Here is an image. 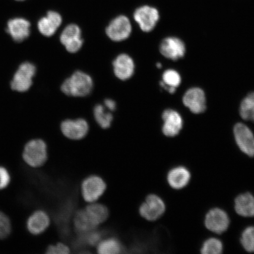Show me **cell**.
<instances>
[{
  "label": "cell",
  "mask_w": 254,
  "mask_h": 254,
  "mask_svg": "<svg viewBox=\"0 0 254 254\" xmlns=\"http://www.w3.org/2000/svg\"><path fill=\"white\" fill-rule=\"evenodd\" d=\"M104 103L108 109L112 111L116 110V104L113 100L107 99L105 100Z\"/></svg>",
  "instance_id": "obj_32"
},
{
  "label": "cell",
  "mask_w": 254,
  "mask_h": 254,
  "mask_svg": "<svg viewBox=\"0 0 254 254\" xmlns=\"http://www.w3.org/2000/svg\"><path fill=\"white\" fill-rule=\"evenodd\" d=\"M37 73L36 65L25 61L21 63L14 73L10 81V88L18 93H25L31 88Z\"/></svg>",
  "instance_id": "obj_2"
},
{
  "label": "cell",
  "mask_w": 254,
  "mask_h": 254,
  "mask_svg": "<svg viewBox=\"0 0 254 254\" xmlns=\"http://www.w3.org/2000/svg\"><path fill=\"white\" fill-rule=\"evenodd\" d=\"M15 1H24V0H15Z\"/></svg>",
  "instance_id": "obj_34"
},
{
  "label": "cell",
  "mask_w": 254,
  "mask_h": 254,
  "mask_svg": "<svg viewBox=\"0 0 254 254\" xmlns=\"http://www.w3.org/2000/svg\"><path fill=\"white\" fill-rule=\"evenodd\" d=\"M49 157L46 142L42 139H32L24 148L23 158L28 166L40 168L46 164Z\"/></svg>",
  "instance_id": "obj_3"
},
{
  "label": "cell",
  "mask_w": 254,
  "mask_h": 254,
  "mask_svg": "<svg viewBox=\"0 0 254 254\" xmlns=\"http://www.w3.org/2000/svg\"><path fill=\"white\" fill-rule=\"evenodd\" d=\"M107 189V183L103 178L97 174H92L82 181L81 197L88 204L97 202L104 195Z\"/></svg>",
  "instance_id": "obj_4"
},
{
  "label": "cell",
  "mask_w": 254,
  "mask_h": 254,
  "mask_svg": "<svg viewBox=\"0 0 254 254\" xmlns=\"http://www.w3.org/2000/svg\"><path fill=\"white\" fill-rule=\"evenodd\" d=\"M64 136L72 141H79L85 137L89 131V125L84 119L66 120L60 126Z\"/></svg>",
  "instance_id": "obj_9"
},
{
  "label": "cell",
  "mask_w": 254,
  "mask_h": 254,
  "mask_svg": "<svg viewBox=\"0 0 254 254\" xmlns=\"http://www.w3.org/2000/svg\"><path fill=\"white\" fill-rule=\"evenodd\" d=\"M94 118L98 125L103 129L110 128L113 122V116L110 113L107 112L101 105H97L94 110Z\"/></svg>",
  "instance_id": "obj_26"
},
{
  "label": "cell",
  "mask_w": 254,
  "mask_h": 254,
  "mask_svg": "<svg viewBox=\"0 0 254 254\" xmlns=\"http://www.w3.org/2000/svg\"><path fill=\"white\" fill-rule=\"evenodd\" d=\"M11 182L10 174L4 167L0 166V190L5 189Z\"/></svg>",
  "instance_id": "obj_31"
},
{
  "label": "cell",
  "mask_w": 254,
  "mask_h": 254,
  "mask_svg": "<svg viewBox=\"0 0 254 254\" xmlns=\"http://www.w3.org/2000/svg\"><path fill=\"white\" fill-rule=\"evenodd\" d=\"M157 66L158 68H161L162 67L161 64L157 63Z\"/></svg>",
  "instance_id": "obj_33"
},
{
  "label": "cell",
  "mask_w": 254,
  "mask_h": 254,
  "mask_svg": "<svg viewBox=\"0 0 254 254\" xmlns=\"http://www.w3.org/2000/svg\"><path fill=\"white\" fill-rule=\"evenodd\" d=\"M93 87V79L90 76L78 71L63 82L61 89L64 93L69 96L85 97L91 93Z\"/></svg>",
  "instance_id": "obj_1"
},
{
  "label": "cell",
  "mask_w": 254,
  "mask_h": 254,
  "mask_svg": "<svg viewBox=\"0 0 254 254\" xmlns=\"http://www.w3.org/2000/svg\"><path fill=\"white\" fill-rule=\"evenodd\" d=\"M237 147L244 154L254 157V135L249 127L243 123H237L233 130Z\"/></svg>",
  "instance_id": "obj_8"
},
{
  "label": "cell",
  "mask_w": 254,
  "mask_h": 254,
  "mask_svg": "<svg viewBox=\"0 0 254 254\" xmlns=\"http://www.w3.org/2000/svg\"><path fill=\"white\" fill-rule=\"evenodd\" d=\"M223 251V244L217 238H209L203 243L200 252L202 254H220Z\"/></svg>",
  "instance_id": "obj_27"
},
{
  "label": "cell",
  "mask_w": 254,
  "mask_h": 254,
  "mask_svg": "<svg viewBox=\"0 0 254 254\" xmlns=\"http://www.w3.org/2000/svg\"><path fill=\"white\" fill-rule=\"evenodd\" d=\"M97 253L100 254H117L123 252L122 244L115 237L103 238L96 246Z\"/></svg>",
  "instance_id": "obj_23"
},
{
  "label": "cell",
  "mask_w": 254,
  "mask_h": 254,
  "mask_svg": "<svg viewBox=\"0 0 254 254\" xmlns=\"http://www.w3.org/2000/svg\"><path fill=\"white\" fill-rule=\"evenodd\" d=\"M84 209L89 220L97 228L104 224L109 217V208L98 201L90 203Z\"/></svg>",
  "instance_id": "obj_20"
},
{
  "label": "cell",
  "mask_w": 254,
  "mask_h": 254,
  "mask_svg": "<svg viewBox=\"0 0 254 254\" xmlns=\"http://www.w3.org/2000/svg\"><path fill=\"white\" fill-rule=\"evenodd\" d=\"M31 27V23L27 18L17 16L8 19L5 31L15 43H21L30 36Z\"/></svg>",
  "instance_id": "obj_6"
},
{
  "label": "cell",
  "mask_w": 254,
  "mask_h": 254,
  "mask_svg": "<svg viewBox=\"0 0 254 254\" xmlns=\"http://www.w3.org/2000/svg\"><path fill=\"white\" fill-rule=\"evenodd\" d=\"M62 23V17L59 12L49 11L46 16L41 17L37 22L38 32L44 37H51Z\"/></svg>",
  "instance_id": "obj_13"
},
{
  "label": "cell",
  "mask_w": 254,
  "mask_h": 254,
  "mask_svg": "<svg viewBox=\"0 0 254 254\" xmlns=\"http://www.w3.org/2000/svg\"><path fill=\"white\" fill-rule=\"evenodd\" d=\"M166 210V205L164 200L155 193L147 195L138 208L139 214L148 221L159 220Z\"/></svg>",
  "instance_id": "obj_5"
},
{
  "label": "cell",
  "mask_w": 254,
  "mask_h": 254,
  "mask_svg": "<svg viewBox=\"0 0 254 254\" xmlns=\"http://www.w3.org/2000/svg\"><path fill=\"white\" fill-rule=\"evenodd\" d=\"M71 252L70 247L68 245L59 242L48 247L46 253L48 254H70Z\"/></svg>",
  "instance_id": "obj_30"
},
{
  "label": "cell",
  "mask_w": 254,
  "mask_h": 254,
  "mask_svg": "<svg viewBox=\"0 0 254 254\" xmlns=\"http://www.w3.org/2000/svg\"><path fill=\"white\" fill-rule=\"evenodd\" d=\"M81 34V30L78 25L69 24L64 28L60 36V42L69 53H77L83 44Z\"/></svg>",
  "instance_id": "obj_12"
},
{
  "label": "cell",
  "mask_w": 254,
  "mask_h": 254,
  "mask_svg": "<svg viewBox=\"0 0 254 254\" xmlns=\"http://www.w3.org/2000/svg\"><path fill=\"white\" fill-rule=\"evenodd\" d=\"M191 179L190 171L184 166H177L171 169L167 174V181L171 188L182 190L188 186Z\"/></svg>",
  "instance_id": "obj_18"
},
{
  "label": "cell",
  "mask_w": 254,
  "mask_h": 254,
  "mask_svg": "<svg viewBox=\"0 0 254 254\" xmlns=\"http://www.w3.org/2000/svg\"><path fill=\"white\" fill-rule=\"evenodd\" d=\"M160 50L162 55L172 60L182 58L186 53L185 44L176 37L165 39L161 43Z\"/></svg>",
  "instance_id": "obj_16"
},
{
  "label": "cell",
  "mask_w": 254,
  "mask_h": 254,
  "mask_svg": "<svg viewBox=\"0 0 254 254\" xmlns=\"http://www.w3.org/2000/svg\"><path fill=\"white\" fill-rule=\"evenodd\" d=\"M162 118L163 126L162 131L168 137H174L179 135L183 127V120L180 114L176 111L168 109L165 110Z\"/></svg>",
  "instance_id": "obj_14"
},
{
  "label": "cell",
  "mask_w": 254,
  "mask_h": 254,
  "mask_svg": "<svg viewBox=\"0 0 254 254\" xmlns=\"http://www.w3.org/2000/svg\"><path fill=\"white\" fill-rule=\"evenodd\" d=\"M240 114L243 120L254 122V93L249 94L243 100Z\"/></svg>",
  "instance_id": "obj_25"
},
{
  "label": "cell",
  "mask_w": 254,
  "mask_h": 254,
  "mask_svg": "<svg viewBox=\"0 0 254 254\" xmlns=\"http://www.w3.org/2000/svg\"><path fill=\"white\" fill-rule=\"evenodd\" d=\"M132 31L131 22L125 15L114 18L106 28V34L111 40L122 41L129 37Z\"/></svg>",
  "instance_id": "obj_10"
},
{
  "label": "cell",
  "mask_w": 254,
  "mask_h": 254,
  "mask_svg": "<svg viewBox=\"0 0 254 254\" xmlns=\"http://www.w3.org/2000/svg\"><path fill=\"white\" fill-rule=\"evenodd\" d=\"M72 222L76 233L79 236L87 234L97 228L89 220L84 209H79L75 212Z\"/></svg>",
  "instance_id": "obj_22"
},
{
  "label": "cell",
  "mask_w": 254,
  "mask_h": 254,
  "mask_svg": "<svg viewBox=\"0 0 254 254\" xmlns=\"http://www.w3.org/2000/svg\"><path fill=\"white\" fill-rule=\"evenodd\" d=\"M240 243L246 252L254 253V226L248 227L243 231Z\"/></svg>",
  "instance_id": "obj_28"
},
{
  "label": "cell",
  "mask_w": 254,
  "mask_h": 254,
  "mask_svg": "<svg viewBox=\"0 0 254 254\" xmlns=\"http://www.w3.org/2000/svg\"><path fill=\"white\" fill-rule=\"evenodd\" d=\"M51 219L45 211L37 210L33 212L27 221V228L31 234L39 236L50 227Z\"/></svg>",
  "instance_id": "obj_17"
},
{
  "label": "cell",
  "mask_w": 254,
  "mask_h": 254,
  "mask_svg": "<svg viewBox=\"0 0 254 254\" xmlns=\"http://www.w3.org/2000/svg\"><path fill=\"white\" fill-rule=\"evenodd\" d=\"M134 18L143 31L150 32L156 25L160 15L156 8L144 5L136 9Z\"/></svg>",
  "instance_id": "obj_11"
},
{
  "label": "cell",
  "mask_w": 254,
  "mask_h": 254,
  "mask_svg": "<svg viewBox=\"0 0 254 254\" xmlns=\"http://www.w3.org/2000/svg\"><path fill=\"white\" fill-rule=\"evenodd\" d=\"M206 229L215 234H221L229 228L230 219L229 215L223 209L214 208L206 213L204 219Z\"/></svg>",
  "instance_id": "obj_7"
},
{
  "label": "cell",
  "mask_w": 254,
  "mask_h": 254,
  "mask_svg": "<svg viewBox=\"0 0 254 254\" xmlns=\"http://www.w3.org/2000/svg\"><path fill=\"white\" fill-rule=\"evenodd\" d=\"M183 103L193 114H201L206 110V98L204 91L199 88H192L183 97Z\"/></svg>",
  "instance_id": "obj_15"
},
{
  "label": "cell",
  "mask_w": 254,
  "mask_h": 254,
  "mask_svg": "<svg viewBox=\"0 0 254 254\" xmlns=\"http://www.w3.org/2000/svg\"><path fill=\"white\" fill-rule=\"evenodd\" d=\"M11 231V224L9 218L0 212V239L7 238Z\"/></svg>",
  "instance_id": "obj_29"
},
{
  "label": "cell",
  "mask_w": 254,
  "mask_h": 254,
  "mask_svg": "<svg viewBox=\"0 0 254 254\" xmlns=\"http://www.w3.org/2000/svg\"><path fill=\"white\" fill-rule=\"evenodd\" d=\"M234 209L241 217H254V196L250 192L241 193L235 199Z\"/></svg>",
  "instance_id": "obj_21"
},
{
  "label": "cell",
  "mask_w": 254,
  "mask_h": 254,
  "mask_svg": "<svg viewBox=\"0 0 254 254\" xmlns=\"http://www.w3.org/2000/svg\"><path fill=\"white\" fill-rule=\"evenodd\" d=\"M113 66L114 74L121 80H127L134 74V62L131 57L126 54L117 57L113 62Z\"/></svg>",
  "instance_id": "obj_19"
},
{
  "label": "cell",
  "mask_w": 254,
  "mask_h": 254,
  "mask_svg": "<svg viewBox=\"0 0 254 254\" xmlns=\"http://www.w3.org/2000/svg\"><path fill=\"white\" fill-rule=\"evenodd\" d=\"M182 82L179 73L174 69H168L163 75V81L160 82L161 86L171 94H174L176 88Z\"/></svg>",
  "instance_id": "obj_24"
}]
</instances>
